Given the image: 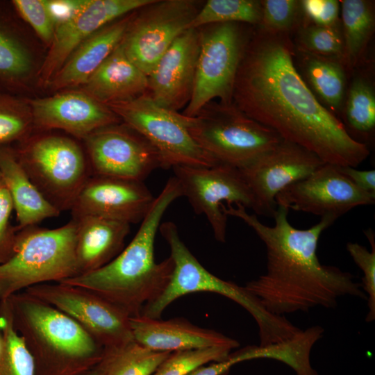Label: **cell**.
Returning a JSON list of instances; mask_svg holds the SVG:
<instances>
[{"label": "cell", "instance_id": "6da1fadb", "mask_svg": "<svg viewBox=\"0 0 375 375\" xmlns=\"http://www.w3.org/2000/svg\"><path fill=\"white\" fill-rule=\"evenodd\" d=\"M294 51L289 35L252 31L236 74L233 103L325 163L357 167L370 150L354 140L315 97L294 64Z\"/></svg>", "mask_w": 375, "mask_h": 375}, {"label": "cell", "instance_id": "7a4b0ae2", "mask_svg": "<svg viewBox=\"0 0 375 375\" xmlns=\"http://www.w3.org/2000/svg\"><path fill=\"white\" fill-rule=\"evenodd\" d=\"M224 213L237 217L253 229L265 246L266 272L247 282L244 288L271 313L284 316L307 312L316 307L333 308L345 296L367 300L361 283L349 272L323 265L317 256L321 234L337 219L322 217L306 229H299L289 222V210L277 206L274 226L260 221L244 206L224 205Z\"/></svg>", "mask_w": 375, "mask_h": 375}, {"label": "cell", "instance_id": "3957f363", "mask_svg": "<svg viewBox=\"0 0 375 375\" xmlns=\"http://www.w3.org/2000/svg\"><path fill=\"white\" fill-rule=\"evenodd\" d=\"M181 197L180 185L172 176L155 197L126 247L103 267L60 283L86 289L122 308L130 317L141 315L144 306L158 298L170 281L174 261L169 256L156 262L154 244L165 211Z\"/></svg>", "mask_w": 375, "mask_h": 375}, {"label": "cell", "instance_id": "277c9868", "mask_svg": "<svg viewBox=\"0 0 375 375\" xmlns=\"http://www.w3.org/2000/svg\"><path fill=\"white\" fill-rule=\"evenodd\" d=\"M8 300L35 375H81L102 359L104 349L67 315L24 291Z\"/></svg>", "mask_w": 375, "mask_h": 375}, {"label": "cell", "instance_id": "5b68a950", "mask_svg": "<svg viewBox=\"0 0 375 375\" xmlns=\"http://www.w3.org/2000/svg\"><path fill=\"white\" fill-rule=\"evenodd\" d=\"M159 231L169 244L174 270L165 290L155 301L144 306L141 315L160 319L165 309L179 297L197 292H209L230 299L253 317L258 327L260 346L286 340L300 331L285 316L267 311L244 286L223 280L208 271L183 242L174 222L160 224Z\"/></svg>", "mask_w": 375, "mask_h": 375}, {"label": "cell", "instance_id": "8992f818", "mask_svg": "<svg viewBox=\"0 0 375 375\" xmlns=\"http://www.w3.org/2000/svg\"><path fill=\"white\" fill-rule=\"evenodd\" d=\"M18 231L10 256L0 263V301L35 285L78 275L73 218L53 229L32 226Z\"/></svg>", "mask_w": 375, "mask_h": 375}, {"label": "cell", "instance_id": "52a82bcc", "mask_svg": "<svg viewBox=\"0 0 375 375\" xmlns=\"http://www.w3.org/2000/svg\"><path fill=\"white\" fill-rule=\"evenodd\" d=\"M181 115L194 140L218 164L242 168L283 140L233 103L212 101L192 117Z\"/></svg>", "mask_w": 375, "mask_h": 375}, {"label": "cell", "instance_id": "ba28073f", "mask_svg": "<svg viewBox=\"0 0 375 375\" xmlns=\"http://www.w3.org/2000/svg\"><path fill=\"white\" fill-rule=\"evenodd\" d=\"M16 157L31 182L60 212L70 210L92 171L87 155L73 139L47 135L19 142Z\"/></svg>", "mask_w": 375, "mask_h": 375}, {"label": "cell", "instance_id": "9c48e42d", "mask_svg": "<svg viewBox=\"0 0 375 375\" xmlns=\"http://www.w3.org/2000/svg\"><path fill=\"white\" fill-rule=\"evenodd\" d=\"M240 23L212 24L197 28L199 52L194 89L182 114L195 115L218 99L233 103V92L244 50L252 31Z\"/></svg>", "mask_w": 375, "mask_h": 375}, {"label": "cell", "instance_id": "30bf717a", "mask_svg": "<svg viewBox=\"0 0 375 375\" xmlns=\"http://www.w3.org/2000/svg\"><path fill=\"white\" fill-rule=\"evenodd\" d=\"M108 107L122 122L153 145L160 156L162 169L178 165H218L194 140L181 113L160 106L147 93L135 99Z\"/></svg>", "mask_w": 375, "mask_h": 375}, {"label": "cell", "instance_id": "8fae6325", "mask_svg": "<svg viewBox=\"0 0 375 375\" xmlns=\"http://www.w3.org/2000/svg\"><path fill=\"white\" fill-rule=\"evenodd\" d=\"M203 3L151 0L135 10L121 42L128 58L148 76L175 40L189 29Z\"/></svg>", "mask_w": 375, "mask_h": 375}, {"label": "cell", "instance_id": "7c38bea8", "mask_svg": "<svg viewBox=\"0 0 375 375\" xmlns=\"http://www.w3.org/2000/svg\"><path fill=\"white\" fill-rule=\"evenodd\" d=\"M69 316L104 349L134 341L130 316L101 297L80 287L47 283L24 290Z\"/></svg>", "mask_w": 375, "mask_h": 375}, {"label": "cell", "instance_id": "4fadbf2b", "mask_svg": "<svg viewBox=\"0 0 375 375\" xmlns=\"http://www.w3.org/2000/svg\"><path fill=\"white\" fill-rule=\"evenodd\" d=\"M174 177L194 212L203 215L216 240L226 242L227 218L222 206L240 205L255 211L251 192L239 169L218 164L212 167L178 165Z\"/></svg>", "mask_w": 375, "mask_h": 375}, {"label": "cell", "instance_id": "5bb4252c", "mask_svg": "<svg viewBox=\"0 0 375 375\" xmlns=\"http://www.w3.org/2000/svg\"><path fill=\"white\" fill-rule=\"evenodd\" d=\"M83 140L92 175L143 181L162 168L153 145L122 122L98 129Z\"/></svg>", "mask_w": 375, "mask_h": 375}, {"label": "cell", "instance_id": "9a60e30c", "mask_svg": "<svg viewBox=\"0 0 375 375\" xmlns=\"http://www.w3.org/2000/svg\"><path fill=\"white\" fill-rule=\"evenodd\" d=\"M325 163L312 152L283 140L239 169L255 201V214L273 217L276 196Z\"/></svg>", "mask_w": 375, "mask_h": 375}, {"label": "cell", "instance_id": "2e32d148", "mask_svg": "<svg viewBox=\"0 0 375 375\" xmlns=\"http://www.w3.org/2000/svg\"><path fill=\"white\" fill-rule=\"evenodd\" d=\"M277 206L337 219L352 208L372 205L375 195L356 186L338 169L324 163L306 178L292 184L276 197Z\"/></svg>", "mask_w": 375, "mask_h": 375}, {"label": "cell", "instance_id": "e0dca14e", "mask_svg": "<svg viewBox=\"0 0 375 375\" xmlns=\"http://www.w3.org/2000/svg\"><path fill=\"white\" fill-rule=\"evenodd\" d=\"M154 199L143 181L92 175L70 210L72 217L96 215L131 224L142 221Z\"/></svg>", "mask_w": 375, "mask_h": 375}, {"label": "cell", "instance_id": "ac0fdd59", "mask_svg": "<svg viewBox=\"0 0 375 375\" xmlns=\"http://www.w3.org/2000/svg\"><path fill=\"white\" fill-rule=\"evenodd\" d=\"M150 1L87 0L69 21L55 29L50 49L38 73L40 83L48 85L73 51L89 37Z\"/></svg>", "mask_w": 375, "mask_h": 375}, {"label": "cell", "instance_id": "d6986e66", "mask_svg": "<svg viewBox=\"0 0 375 375\" xmlns=\"http://www.w3.org/2000/svg\"><path fill=\"white\" fill-rule=\"evenodd\" d=\"M199 52L197 28L181 34L161 56L148 77L147 94L160 106L174 112L190 101Z\"/></svg>", "mask_w": 375, "mask_h": 375}, {"label": "cell", "instance_id": "ffe728a7", "mask_svg": "<svg viewBox=\"0 0 375 375\" xmlns=\"http://www.w3.org/2000/svg\"><path fill=\"white\" fill-rule=\"evenodd\" d=\"M33 125L60 129L83 140L92 132L122 121L108 106L83 91H68L31 103Z\"/></svg>", "mask_w": 375, "mask_h": 375}, {"label": "cell", "instance_id": "44dd1931", "mask_svg": "<svg viewBox=\"0 0 375 375\" xmlns=\"http://www.w3.org/2000/svg\"><path fill=\"white\" fill-rule=\"evenodd\" d=\"M130 322L134 341L155 351L173 353L212 347L234 349L240 346L236 340L183 317L162 320L140 315L131 317Z\"/></svg>", "mask_w": 375, "mask_h": 375}, {"label": "cell", "instance_id": "7402d4cb", "mask_svg": "<svg viewBox=\"0 0 375 375\" xmlns=\"http://www.w3.org/2000/svg\"><path fill=\"white\" fill-rule=\"evenodd\" d=\"M72 218L76 223L78 275L103 267L123 250L129 224L96 215Z\"/></svg>", "mask_w": 375, "mask_h": 375}, {"label": "cell", "instance_id": "603a6c76", "mask_svg": "<svg viewBox=\"0 0 375 375\" xmlns=\"http://www.w3.org/2000/svg\"><path fill=\"white\" fill-rule=\"evenodd\" d=\"M83 86V92L108 106L146 94L148 77L131 61L120 42Z\"/></svg>", "mask_w": 375, "mask_h": 375}, {"label": "cell", "instance_id": "cb8c5ba5", "mask_svg": "<svg viewBox=\"0 0 375 375\" xmlns=\"http://www.w3.org/2000/svg\"><path fill=\"white\" fill-rule=\"evenodd\" d=\"M133 12L108 24L83 42L48 85L53 90L83 85L122 42Z\"/></svg>", "mask_w": 375, "mask_h": 375}, {"label": "cell", "instance_id": "d4e9b609", "mask_svg": "<svg viewBox=\"0 0 375 375\" xmlns=\"http://www.w3.org/2000/svg\"><path fill=\"white\" fill-rule=\"evenodd\" d=\"M0 175L16 212L17 231L60 215L31 182L9 145L0 147Z\"/></svg>", "mask_w": 375, "mask_h": 375}, {"label": "cell", "instance_id": "484cf974", "mask_svg": "<svg viewBox=\"0 0 375 375\" xmlns=\"http://www.w3.org/2000/svg\"><path fill=\"white\" fill-rule=\"evenodd\" d=\"M295 52L303 80L318 100L338 117L346 94L347 72L342 61L297 50Z\"/></svg>", "mask_w": 375, "mask_h": 375}, {"label": "cell", "instance_id": "4316f807", "mask_svg": "<svg viewBox=\"0 0 375 375\" xmlns=\"http://www.w3.org/2000/svg\"><path fill=\"white\" fill-rule=\"evenodd\" d=\"M323 334L322 326H312L288 340L265 346L249 345L237 350L236 353L240 362L259 358L272 359L287 365L296 375H319L311 365L310 353Z\"/></svg>", "mask_w": 375, "mask_h": 375}, {"label": "cell", "instance_id": "83f0119b", "mask_svg": "<svg viewBox=\"0 0 375 375\" xmlns=\"http://www.w3.org/2000/svg\"><path fill=\"white\" fill-rule=\"evenodd\" d=\"M341 28L344 42L343 64L353 72L365 53L375 26L374 3L366 0H342Z\"/></svg>", "mask_w": 375, "mask_h": 375}, {"label": "cell", "instance_id": "f1b7e54d", "mask_svg": "<svg viewBox=\"0 0 375 375\" xmlns=\"http://www.w3.org/2000/svg\"><path fill=\"white\" fill-rule=\"evenodd\" d=\"M341 112L347 132L356 141L369 148L375 130V94L367 77L358 76L352 81L345 94Z\"/></svg>", "mask_w": 375, "mask_h": 375}, {"label": "cell", "instance_id": "f546056e", "mask_svg": "<svg viewBox=\"0 0 375 375\" xmlns=\"http://www.w3.org/2000/svg\"><path fill=\"white\" fill-rule=\"evenodd\" d=\"M170 353L152 351L133 341L119 348L104 349L100 364L103 375H152Z\"/></svg>", "mask_w": 375, "mask_h": 375}, {"label": "cell", "instance_id": "4dcf8cb0", "mask_svg": "<svg viewBox=\"0 0 375 375\" xmlns=\"http://www.w3.org/2000/svg\"><path fill=\"white\" fill-rule=\"evenodd\" d=\"M0 301V375H35L33 358L14 326L9 301Z\"/></svg>", "mask_w": 375, "mask_h": 375}, {"label": "cell", "instance_id": "1f68e13d", "mask_svg": "<svg viewBox=\"0 0 375 375\" xmlns=\"http://www.w3.org/2000/svg\"><path fill=\"white\" fill-rule=\"evenodd\" d=\"M26 49L10 24L0 14V92L10 93L30 72Z\"/></svg>", "mask_w": 375, "mask_h": 375}, {"label": "cell", "instance_id": "d6a6232c", "mask_svg": "<svg viewBox=\"0 0 375 375\" xmlns=\"http://www.w3.org/2000/svg\"><path fill=\"white\" fill-rule=\"evenodd\" d=\"M260 19L261 1L208 0L204 1L189 28L222 23L258 26Z\"/></svg>", "mask_w": 375, "mask_h": 375}, {"label": "cell", "instance_id": "836d02e7", "mask_svg": "<svg viewBox=\"0 0 375 375\" xmlns=\"http://www.w3.org/2000/svg\"><path fill=\"white\" fill-rule=\"evenodd\" d=\"M294 48L299 51L342 61L344 42L341 24L325 26L302 21L297 28Z\"/></svg>", "mask_w": 375, "mask_h": 375}, {"label": "cell", "instance_id": "e575fe53", "mask_svg": "<svg viewBox=\"0 0 375 375\" xmlns=\"http://www.w3.org/2000/svg\"><path fill=\"white\" fill-rule=\"evenodd\" d=\"M28 108L19 98L0 92V147L20 142L30 135L33 122Z\"/></svg>", "mask_w": 375, "mask_h": 375}, {"label": "cell", "instance_id": "d590c367", "mask_svg": "<svg viewBox=\"0 0 375 375\" xmlns=\"http://www.w3.org/2000/svg\"><path fill=\"white\" fill-rule=\"evenodd\" d=\"M302 19L301 1H261V19L258 26L265 32L290 35L299 27Z\"/></svg>", "mask_w": 375, "mask_h": 375}, {"label": "cell", "instance_id": "8d00e7d4", "mask_svg": "<svg viewBox=\"0 0 375 375\" xmlns=\"http://www.w3.org/2000/svg\"><path fill=\"white\" fill-rule=\"evenodd\" d=\"M233 349L212 347L171 353L152 375H187L194 369L226 359Z\"/></svg>", "mask_w": 375, "mask_h": 375}, {"label": "cell", "instance_id": "74e56055", "mask_svg": "<svg viewBox=\"0 0 375 375\" xmlns=\"http://www.w3.org/2000/svg\"><path fill=\"white\" fill-rule=\"evenodd\" d=\"M371 245V250L357 242H348L347 250L354 262L362 271V290L367 297L369 311L365 321L374 322L375 319V235L373 230L369 228L364 231Z\"/></svg>", "mask_w": 375, "mask_h": 375}, {"label": "cell", "instance_id": "f35d334b", "mask_svg": "<svg viewBox=\"0 0 375 375\" xmlns=\"http://www.w3.org/2000/svg\"><path fill=\"white\" fill-rule=\"evenodd\" d=\"M11 4L19 15L31 26L38 36L50 45L56 28L47 11L44 0H13Z\"/></svg>", "mask_w": 375, "mask_h": 375}, {"label": "cell", "instance_id": "ab89813d", "mask_svg": "<svg viewBox=\"0 0 375 375\" xmlns=\"http://www.w3.org/2000/svg\"><path fill=\"white\" fill-rule=\"evenodd\" d=\"M301 6L303 22L325 26L341 24L340 1L303 0Z\"/></svg>", "mask_w": 375, "mask_h": 375}, {"label": "cell", "instance_id": "60d3db41", "mask_svg": "<svg viewBox=\"0 0 375 375\" xmlns=\"http://www.w3.org/2000/svg\"><path fill=\"white\" fill-rule=\"evenodd\" d=\"M13 209L10 194L0 179V262L10 256L14 242L15 228L9 226V218Z\"/></svg>", "mask_w": 375, "mask_h": 375}, {"label": "cell", "instance_id": "b9f144b4", "mask_svg": "<svg viewBox=\"0 0 375 375\" xmlns=\"http://www.w3.org/2000/svg\"><path fill=\"white\" fill-rule=\"evenodd\" d=\"M86 2L87 0H44L55 28L69 21Z\"/></svg>", "mask_w": 375, "mask_h": 375}, {"label": "cell", "instance_id": "7bdbcfd3", "mask_svg": "<svg viewBox=\"0 0 375 375\" xmlns=\"http://www.w3.org/2000/svg\"><path fill=\"white\" fill-rule=\"evenodd\" d=\"M338 170L356 186L364 192L375 195V170H359L350 166H338Z\"/></svg>", "mask_w": 375, "mask_h": 375}, {"label": "cell", "instance_id": "ee69618b", "mask_svg": "<svg viewBox=\"0 0 375 375\" xmlns=\"http://www.w3.org/2000/svg\"><path fill=\"white\" fill-rule=\"evenodd\" d=\"M235 365L234 361L228 356L224 360L199 366L187 375H225Z\"/></svg>", "mask_w": 375, "mask_h": 375}, {"label": "cell", "instance_id": "f6af8a7d", "mask_svg": "<svg viewBox=\"0 0 375 375\" xmlns=\"http://www.w3.org/2000/svg\"><path fill=\"white\" fill-rule=\"evenodd\" d=\"M81 375H103V370L100 362L93 368Z\"/></svg>", "mask_w": 375, "mask_h": 375}, {"label": "cell", "instance_id": "bcb514c9", "mask_svg": "<svg viewBox=\"0 0 375 375\" xmlns=\"http://www.w3.org/2000/svg\"><path fill=\"white\" fill-rule=\"evenodd\" d=\"M1 349V335H0V352Z\"/></svg>", "mask_w": 375, "mask_h": 375}, {"label": "cell", "instance_id": "7dc6e473", "mask_svg": "<svg viewBox=\"0 0 375 375\" xmlns=\"http://www.w3.org/2000/svg\"><path fill=\"white\" fill-rule=\"evenodd\" d=\"M0 179H1V175H0Z\"/></svg>", "mask_w": 375, "mask_h": 375}]
</instances>
